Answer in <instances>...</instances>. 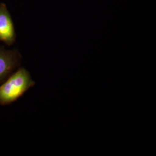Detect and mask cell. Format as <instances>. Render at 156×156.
Returning <instances> with one entry per match:
<instances>
[{"label":"cell","mask_w":156,"mask_h":156,"mask_svg":"<svg viewBox=\"0 0 156 156\" xmlns=\"http://www.w3.org/2000/svg\"><path fill=\"white\" fill-rule=\"evenodd\" d=\"M35 84L28 71L24 68H19L0 86V104L6 105L11 104Z\"/></svg>","instance_id":"cell-1"},{"label":"cell","mask_w":156,"mask_h":156,"mask_svg":"<svg viewBox=\"0 0 156 156\" xmlns=\"http://www.w3.org/2000/svg\"><path fill=\"white\" fill-rule=\"evenodd\" d=\"M20 62V55L15 50L0 47V82L11 75Z\"/></svg>","instance_id":"cell-2"},{"label":"cell","mask_w":156,"mask_h":156,"mask_svg":"<svg viewBox=\"0 0 156 156\" xmlns=\"http://www.w3.org/2000/svg\"><path fill=\"white\" fill-rule=\"evenodd\" d=\"M15 39V31L11 14L5 4L0 3V41L11 46Z\"/></svg>","instance_id":"cell-3"}]
</instances>
